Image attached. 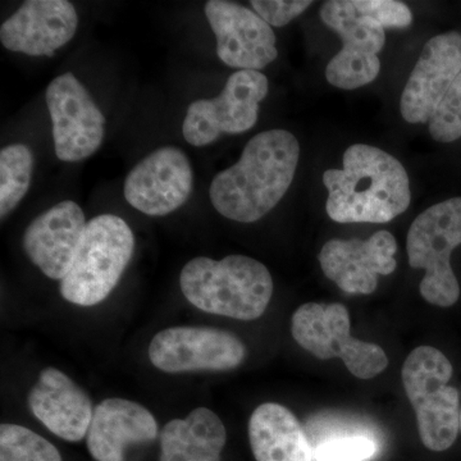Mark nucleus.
<instances>
[{
  "label": "nucleus",
  "mask_w": 461,
  "mask_h": 461,
  "mask_svg": "<svg viewBox=\"0 0 461 461\" xmlns=\"http://www.w3.org/2000/svg\"><path fill=\"white\" fill-rule=\"evenodd\" d=\"M315 461H368L378 453L375 429L338 414L315 415L306 426Z\"/></svg>",
  "instance_id": "22"
},
{
  "label": "nucleus",
  "mask_w": 461,
  "mask_h": 461,
  "mask_svg": "<svg viewBox=\"0 0 461 461\" xmlns=\"http://www.w3.org/2000/svg\"><path fill=\"white\" fill-rule=\"evenodd\" d=\"M299 159V141L287 130L258 133L248 142L238 163L212 181V204L218 213L235 222L262 220L286 195Z\"/></svg>",
  "instance_id": "1"
},
{
  "label": "nucleus",
  "mask_w": 461,
  "mask_h": 461,
  "mask_svg": "<svg viewBox=\"0 0 461 461\" xmlns=\"http://www.w3.org/2000/svg\"><path fill=\"white\" fill-rule=\"evenodd\" d=\"M77 11L67 0H29L3 23L0 41L5 50L32 57H53L74 39Z\"/></svg>",
  "instance_id": "16"
},
{
  "label": "nucleus",
  "mask_w": 461,
  "mask_h": 461,
  "mask_svg": "<svg viewBox=\"0 0 461 461\" xmlns=\"http://www.w3.org/2000/svg\"><path fill=\"white\" fill-rule=\"evenodd\" d=\"M249 439L257 461H313V446L286 406L267 402L249 420Z\"/></svg>",
  "instance_id": "20"
},
{
  "label": "nucleus",
  "mask_w": 461,
  "mask_h": 461,
  "mask_svg": "<svg viewBox=\"0 0 461 461\" xmlns=\"http://www.w3.org/2000/svg\"><path fill=\"white\" fill-rule=\"evenodd\" d=\"M429 124L433 140L447 144L461 138V74L446 93Z\"/></svg>",
  "instance_id": "25"
},
{
  "label": "nucleus",
  "mask_w": 461,
  "mask_h": 461,
  "mask_svg": "<svg viewBox=\"0 0 461 461\" xmlns=\"http://www.w3.org/2000/svg\"><path fill=\"white\" fill-rule=\"evenodd\" d=\"M324 25L342 41L341 50L330 60L326 78L341 90L372 84L381 72L379 51L386 42L384 27L355 8L353 0H330L320 12Z\"/></svg>",
  "instance_id": "8"
},
{
  "label": "nucleus",
  "mask_w": 461,
  "mask_h": 461,
  "mask_svg": "<svg viewBox=\"0 0 461 461\" xmlns=\"http://www.w3.org/2000/svg\"><path fill=\"white\" fill-rule=\"evenodd\" d=\"M86 224L77 203H58L29 224L23 251L47 277L62 281L71 269Z\"/></svg>",
  "instance_id": "17"
},
{
  "label": "nucleus",
  "mask_w": 461,
  "mask_h": 461,
  "mask_svg": "<svg viewBox=\"0 0 461 461\" xmlns=\"http://www.w3.org/2000/svg\"><path fill=\"white\" fill-rule=\"evenodd\" d=\"M205 16L217 39L218 58L239 71H259L278 57L272 27L238 3L211 0Z\"/></svg>",
  "instance_id": "13"
},
{
  "label": "nucleus",
  "mask_w": 461,
  "mask_h": 461,
  "mask_svg": "<svg viewBox=\"0 0 461 461\" xmlns=\"http://www.w3.org/2000/svg\"><path fill=\"white\" fill-rule=\"evenodd\" d=\"M30 409L53 435L69 442L87 436L94 409L90 397L68 375L48 366L27 396Z\"/></svg>",
  "instance_id": "18"
},
{
  "label": "nucleus",
  "mask_w": 461,
  "mask_h": 461,
  "mask_svg": "<svg viewBox=\"0 0 461 461\" xmlns=\"http://www.w3.org/2000/svg\"><path fill=\"white\" fill-rule=\"evenodd\" d=\"M227 432L208 408H196L185 420H173L160 432L159 461H221Z\"/></svg>",
  "instance_id": "21"
},
{
  "label": "nucleus",
  "mask_w": 461,
  "mask_h": 461,
  "mask_svg": "<svg viewBox=\"0 0 461 461\" xmlns=\"http://www.w3.org/2000/svg\"><path fill=\"white\" fill-rule=\"evenodd\" d=\"M33 154L23 144L9 145L0 151V217L5 220L25 198L32 184Z\"/></svg>",
  "instance_id": "23"
},
{
  "label": "nucleus",
  "mask_w": 461,
  "mask_h": 461,
  "mask_svg": "<svg viewBox=\"0 0 461 461\" xmlns=\"http://www.w3.org/2000/svg\"><path fill=\"white\" fill-rule=\"evenodd\" d=\"M461 74V33L433 36L424 45L400 99L408 123L429 122L439 103Z\"/></svg>",
  "instance_id": "15"
},
{
  "label": "nucleus",
  "mask_w": 461,
  "mask_h": 461,
  "mask_svg": "<svg viewBox=\"0 0 461 461\" xmlns=\"http://www.w3.org/2000/svg\"><path fill=\"white\" fill-rule=\"evenodd\" d=\"M193 167L181 149L165 147L133 167L124 181V198L151 217H163L181 208L193 191Z\"/></svg>",
  "instance_id": "12"
},
{
  "label": "nucleus",
  "mask_w": 461,
  "mask_h": 461,
  "mask_svg": "<svg viewBox=\"0 0 461 461\" xmlns=\"http://www.w3.org/2000/svg\"><path fill=\"white\" fill-rule=\"evenodd\" d=\"M397 241L388 230H378L368 240H330L318 260L321 271L348 294L369 295L378 286V276L396 271Z\"/></svg>",
  "instance_id": "14"
},
{
  "label": "nucleus",
  "mask_w": 461,
  "mask_h": 461,
  "mask_svg": "<svg viewBox=\"0 0 461 461\" xmlns=\"http://www.w3.org/2000/svg\"><path fill=\"white\" fill-rule=\"evenodd\" d=\"M460 430H461V411H460Z\"/></svg>",
  "instance_id": "28"
},
{
  "label": "nucleus",
  "mask_w": 461,
  "mask_h": 461,
  "mask_svg": "<svg viewBox=\"0 0 461 461\" xmlns=\"http://www.w3.org/2000/svg\"><path fill=\"white\" fill-rule=\"evenodd\" d=\"M45 99L58 159L75 163L93 156L104 140L105 117L86 87L66 72L51 81Z\"/></svg>",
  "instance_id": "10"
},
{
  "label": "nucleus",
  "mask_w": 461,
  "mask_h": 461,
  "mask_svg": "<svg viewBox=\"0 0 461 461\" xmlns=\"http://www.w3.org/2000/svg\"><path fill=\"white\" fill-rule=\"evenodd\" d=\"M355 8L384 29H406L412 23L411 8L396 0H353Z\"/></svg>",
  "instance_id": "26"
},
{
  "label": "nucleus",
  "mask_w": 461,
  "mask_h": 461,
  "mask_svg": "<svg viewBox=\"0 0 461 461\" xmlns=\"http://www.w3.org/2000/svg\"><path fill=\"white\" fill-rule=\"evenodd\" d=\"M135 236L114 214H102L86 224L71 269L60 281V294L78 306L104 302L131 260Z\"/></svg>",
  "instance_id": "4"
},
{
  "label": "nucleus",
  "mask_w": 461,
  "mask_h": 461,
  "mask_svg": "<svg viewBox=\"0 0 461 461\" xmlns=\"http://www.w3.org/2000/svg\"><path fill=\"white\" fill-rule=\"evenodd\" d=\"M258 16L262 17L269 26H286L306 9L313 5L308 0H253L250 3Z\"/></svg>",
  "instance_id": "27"
},
{
  "label": "nucleus",
  "mask_w": 461,
  "mask_h": 461,
  "mask_svg": "<svg viewBox=\"0 0 461 461\" xmlns=\"http://www.w3.org/2000/svg\"><path fill=\"white\" fill-rule=\"evenodd\" d=\"M157 436L156 418L147 408L112 397L94 409L86 444L95 461H124L126 447L154 441Z\"/></svg>",
  "instance_id": "19"
},
{
  "label": "nucleus",
  "mask_w": 461,
  "mask_h": 461,
  "mask_svg": "<svg viewBox=\"0 0 461 461\" xmlns=\"http://www.w3.org/2000/svg\"><path fill=\"white\" fill-rule=\"evenodd\" d=\"M0 461H63L56 446L17 424L0 426Z\"/></svg>",
  "instance_id": "24"
},
{
  "label": "nucleus",
  "mask_w": 461,
  "mask_h": 461,
  "mask_svg": "<svg viewBox=\"0 0 461 461\" xmlns=\"http://www.w3.org/2000/svg\"><path fill=\"white\" fill-rule=\"evenodd\" d=\"M149 359L166 373L226 372L244 362L245 346L227 330L212 327H171L149 345Z\"/></svg>",
  "instance_id": "11"
},
{
  "label": "nucleus",
  "mask_w": 461,
  "mask_h": 461,
  "mask_svg": "<svg viewBox=\"0 0 461 461\" xmlns=\"http://www.w3.org/2000/svg\"><path fill=\"white\" fill-rule=\"evenodd\" d=\"M291 333L318 359L339 357L355 377L371 379L387 368V355L381 346L351 336L350 315L339 303L300 306L293 315Z\"/></svg>",
  "instance_id": "7"
},
{
  "label": "nucleus",
  "mask_w": 461,
  "mask_h": 461,
  "mask_svg": "<svg viewBox=\"0 0 461 461\" xmlns=\"http://www.w3.org/2000/svg\"><path fill=\"white\" fill-rule=\"evenodd\" d=\"M180 287L200 311L239 321L262 317L273 295L271 272L245 256L195 258L182 268Z\"/></svg>",
  "instance_id": "3"
},
{
  "label": "nucleus",
  "mask_w": 461,
  "mask_h": 461,
  "mask_svg": "<svg viewBox=\"0 0 461 461\" xmlns=\"http://www.w3.org/2000/svg\"><path fill=\"white\" fill-rule=\"evenodd\" d=\"M329 190L326 212L338 223H387L409 208L411 181L399 159L382 149L355 144L346 149L342 168L323 173Z\"/></svg>",
  "instance_id": "2"
},
{
  "label": "nucleus",
  "mask_w": 461,
  "mask_h": 461,
  "mask_svg": "<svg viewBox=\"0 0 461 461\" xmlns=\"http://www.w3.org/2000/svg\"><path fill=\"white\" fill-rule=\"evenodd\" d=\"M461 245V198L437 203L421 212L406 238L409 264L424 269L420 295L429 304L450 308L460 297L451 254Z\"/></svg>",
  "instance_id": "6"
},
{
  "label": "nucleus",
  "mask_w": 461,
  "mask_h": 461,
  "mask_svg": "<svg viewBox=\"0 0 461 461\" xmlns=\"http://www.w3.org/2000/svg\"><path fill=\"white\" fill-rule=\"evenodd\" d=\"M268 90V78L262 72L230 75L217 98L191 103L182 124L185 140L193 147H205L224 133L238 135L253 129Z\"/></svg>",
  "instance_id": "9"
},
{
  "label": "nucleus",
  "mask_w": 461,
  "mask_h": 461,
  "mask_svg": "<svg viewBox=\"0 0 461 461\" xmlns=\"http://www.w3.org/2000/svg\"><path fill=\"white\" fill-rule=\"evenodd\" d=\"M451 375L450 360L433 346L414 348L403 363V388L417 415L421 442L432 451L450 448L460 430L459 393L448 386Z\"/></svg>",
  "instance_id": "5"
}]
</instances>
